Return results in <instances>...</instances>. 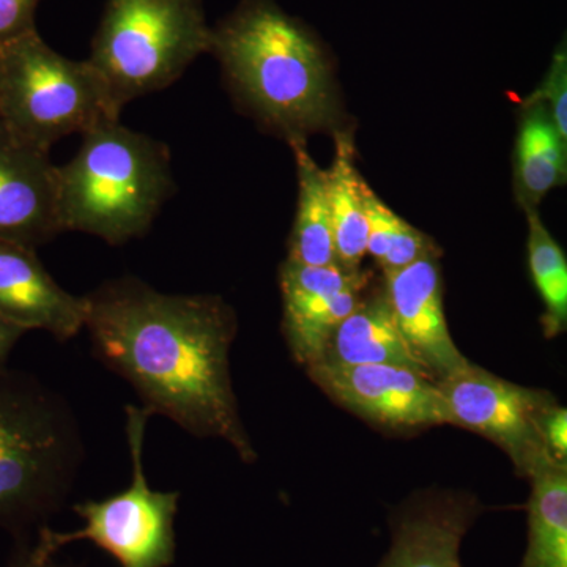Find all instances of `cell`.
Masks as SVG:
<instances>
[{
	"label": "cell",
	"instance_id": "obj_1",
	"mask_svg": "<svg viewBox=\"0 0 567 567\" xmlns=\"http://www.w3.org/2000/svg\"><path fill=\"white\" fill-rule=\"evenodd\" d=\"M96 357L140 395L152 415L197 439H218L256 461L230 375L233 306L213 293L158 292L141 279H112L85 297Z\"/></svg>",
	"mask_w": 567,
	"mask_h": 567
},
{
	"label": "cell",
	"instance_id": "obj_2",
	"mask_svg": "<svg viewBox=\"0 0 567 567\" xmlns=\"http://www.w3.org/2000/svg\"><path fill=\"white\" fill-rule=\"evenodd\" d=\"M210 54L234 99L287 141H306L338 122L322 47L274 0H241L213 25Z\"/></svg>",
	"mask_w": 567,
	"mask_h": 567
},
{
	"label": "cell",
	"instance_id": "obj_3",
	"mask_svg": "<svg viewBox=\"0 0 567 567\" xmlns=\"http://www.w3.org/2000/svg\"><path fill=\"white\" fill-rule=\"evenodd\" d=\"M174 192L171 156L163 142L102 123L82 134L80 152L58 166L62 233L95 235L122 245L147 234Z\"/></svg>",
	"mask_w": 567,
	"mask_h": 567
},
{
	"label": "cell",
	"instance_id": "obj_4",
	"mask_svg": "<svg viewBox=\"0 0 567 567\" xmlns=\"http://www.w3.org/2000/svg\"><path fill=\"white\" fill-rule=\"evenodd\" d=\"M82 457L80 425L62 395L0 369V527L22 532L58 513Z\"/></svg>",
	"mask_w": 567,
	"mask_h": 567
},
{
	"label": "cell",
	"instance_id": "obj_5",
	"mask_svg": "<svg viewBox=\"0 0 567 567\" xmlns=\"http://www.w3.org/2000/svg\"><path fill=\"white\" fill-rule=\"evenodd\" d=\"M212 29L203 0H107L87 61L121 114L210 52Z\"/></svg>",
	"mask_w": 567,
	"mask_h": 567
},
{
	"label": "cell",
	"instance_id": "obj_6",
	"mask_svg": "<svg viewBox=\"0 0 567 567\" xmlns=\"http://www.w3.org/2000/svg\"><path fill=\"white\" fill-rule=\"evenodd\" d=\"M0 50V123L21 144L50 153L70 134L121 121L91 62L59 54L39 32Z\"/></svg>",
	"mask_w": 567,
	"mask_h": 567
},
{
	"label": "cell",
	"instance_id": "obj_7",
	"mask_svg": "<svg viewBox=\"0 0 567 567\" xmlns=\"http://www.w3.org/2000/svg\"><path fill=\"white\" fill-rule=\"evenodd\" d=\"M126 440L132 456V484L104 499L76 503L73 513L84 522L74 532L41 527L33 544L41 557H55L63 547L80 540L95 544L117 559L121 567H171L177 558L175 518L178 492L155 491L144 472V440L153 416L144 406L128 405Z\"/></svg>",
	"mask_w": 567,
	"mask_h": 567
},
{
	"label": "cell",
	"instance_id": "obj_8",
	"mask_svg": "<svg viewBox=\"0 0 567 567\" xmlns=\"http://www.w3.org/2000/svg\"><path fill=\"white\" fill-rule=\"evenodd\" d=\"M451 424L486 436L513 461L518 476L532 477L551 462L544 440V421L557 405L548 391L533 390L499 379L470 363L439 382Z\"/></svg>",
	"mask_w": 567,
	"mask_h": 567
},
{
	"label": "cell",
	"instance_id": "obj_9",
	"mask_svg": "<svg viewBox=\"0 0 567 567\" xmlns=\"http://www.w3.org/2000/svg\"><path fill=\"white\" fill-rule=\"evenodd\" d=\"M312 382L334 402L369 423L391 431L451 424L439 383L405 365H331L306 368Z\"/></svg>",
	"mask_w": 567,
	"mask_h": 567
},
{
	"label": "cell",
	"instance_id": "obj_10",
	"mask_svg": "<svg viewBox=\"0 0 567 567\" xmlns=\"http://www.w3.org/2000/svg\"><path fill=\"white\" fill-rule=\"evenodd\" d=\"M369 274L339 264L312 267L286 260L279 268L282 331L298 364L322 357L339 324L360 305Z\"/></svg>",
	"mask_w": 567,
	"mask_h": 567
},
{
	"label": "cell",
	"instance_id": "obj_11",
	"mask_svg": "<svg viewBox=\"0 0 567 567\" xmlns=\"http://www.w3.org/2000/svg\"><path fill=\"white\" fill-rule=\"evenodd\" d=\"M436 256L385 274V295L410 353L436 383L470 364L447 330Z\"/></svg>",
	"mask_w": 567,
	"mask_h": 567
},
{
	"label": "cell",
	"instance_id": "obj_12",
	"mask_svg": "<svg viewBox=\"0 0 567 567\" xmlns=\"http://www.w3.org/2000/svg\"><path fill=\"white\" fill-rule=\"evenodd\" d=\"M61 233L58 166L0 123V240L37 249Z\"/></svg>",
	"mask_w": 567,
	"mask_h": 567
},
{
	"label": "cell",
	"instance_id": "obj_13",
	"mask_svg": "<svg viewBox=\"0 0 567 567\" xmlns=\"http://www.w3.org/2000/svg\"><path fill=\"white\" fill-rule=\"evenodd\" d=\"M35 251L0 240V320L70 341L85 328L87 300L59 286Z\"/></svg>",
	"mask_w": 567,
	"mask_h": 567
},
{
	"label": "cell",
	"instance_id": "obj_14",
	"mask_svg": "<svg viewBox=\"0 0 567 567\" xmlns=\"http://www.w3.org/2000/svg\"><path fill=\"white\" fill-rule=\"evenodd\" d=\"M477 514L470 496H420L391 520L393 543L379 567H462V539Z\"/></svg>",
	"mask_w": 567,
	"mask_h": 567
},
{
	"label": "cell",
	"instance_id": "obj_15",
	"mask_svg": "<svg viewBox=\"0 0 567 567\" xmlns=\"http://www.w3.org/2000/svg\"><path fill=\"white\" fill-rule=\"evenodd\" d=\"M316 363L395 364L405 365L425 374L424 369L410 353L394 322L385 292L360 301L352 315L339 324L322 357Z\"/></svg>",
	"mask_w": 567,
	"mask_h": 567
},
{
	"label": "cell",
	"instance_id": "obj_16",
	"mask_svg": "<svg viewBox=\"0 0 567 567\" xmlns=\"http://www.w3.org/2000/svg\"><path fill=\"white\" fill-rule=\"evenodd\" d=\"M516 142V193L525 210L567 185V144L543 103H525Z\"/></svg>",
	"mask_w": 567,
	"mask_h": 567
},
{
	"label": "cell",
	"instance_id": "obj_17",
	"mask_svg": "<svg viewBox=\"0 0 567 567\" xmlns=\"http://www.w3.org/2000/svg\"><path fill=\"white\" fill-rule=\"evenodd\" d=\"M289 144L297 163L298 204L287 260L312 267L338 264L327 171L309 155L306 141H292Z\"/></svg>",
	"mask_w": 567,
	"mask_h": 567
},
{
	"label": "cell",
	"instance_id": "obj_18",
	"mask_svg": "<svg viewBox=\"0 0 567 567\" xmlns=\"http://www.w3.org/2000/svg\"><path fill=\"white\" fill-rule=\"evenodd\" d=\"M328 200L336 260L347 270H360L368 254V215L364 181L354 166V151L349 134L336 133L333 164L327 171Z\"/></svg>",
	"mask_w": 567,
	"mask_h": 567
},
{
	"label": "cell",
	"instance_id": "obj_19",
	"mask_svg": "<svg viewBox=\"0 0 567 567\" xmlns=\"http://www.w3.org/2000/svg\"><path fill=\"white\" fill-rule=\"evenodd\" d=\"M529 481L528 547L518 567H567V464L547 462Z\"/></svg>",
	"mask_w": 567,
	"mask_h": 567
},
{
	"label": "cell",
	"instance_id": "obj_20",
	"mask_svg": "<svg viewBox=\"0 0 567 567\" xmlns=\"http://www.w3.org/2000/svg\"><path fill=\"white\" fill-rule=\"evenodd\" d=\"M528 267L544 303V334L551 339L567 331V257L540 221L536 208H528Z\"/></svg>",
	"mask_w": 567,
	"mask_h": 567
},
{
	"label": "cell",
	"instance_id": "obj_21",
	"mask_svg": "<svg viewBox=\"0 0 567 567\" xmlns=\"http://www.w3.org/2000/svg\"><path fill=\"white\" fill-rule=\"evenodd\" d=\"M368 215V254L383 271L401 270L427 256H436L431 238L402 219L364 182Z\"/></svg>",
	"mask_w": 567,
	"mask_h": 567
},
{
	"label": "cell",
	"instance_id": "obj_22",
	"mask_svg": "<svg viewBox=\"0 0 567 567\" xmlns=\"http://www.w3.org/2000/svg\"><path fill=\"white\" fill-rule=\"evenodd\" d=\"M528 103H543L567 144V39L555 55L546 81L527 100Z\"/></svg>",
	"mask_w": 567,
	"mask_h": 567
},
{
	"label": "cell",
	"instance_id": "obj_23",
	"mask_svg": "<svg viewBox=\"0 0 567 567\" xmlns=\"http://www.w3.org/2000/svg\"><path fill=\"white\" fill-rule=\"evenodd\" d=\"M40 0H0V48L37 32Z\"/></svg>",
	"mask_w": 567,
	"mask_h": 567
},
{
	"label": "cell",
	"instance_id": "obj_24",
	"mask_svg": "<svg viewBox=\"0 0 567 567\" xmlns=\"http://www.w3.org/2000/svg\"><path fill=\"white\" fill-rule=\"evenodd\" d=\"M544 440L551 461L567 464V406L557 404L547 413Z\"/></svg>",
	"mask_w": 567,
	"mask_h": 567
},
{
	"label": "cell",
	"instance_id": "obj_25",
	"mask_svg": "<svg viewBox=\"0 0 567 567\" xmlns=\"http://www.w3.org/2000/svg\"><path fill=\"white\" fill-rule=\"evenodd\" d=\"M7 567H74L62 565L55 557H41L33 546L18 548Z\"/></svg>",
	"mask_w": 567,
	"mask_h": 567
},
{
	"label": "cell",
	"instance_id": "obj_26",
	"mask_svg": "<svg viewBox=\"0 0 567 567\" xmlns=\"http://www.w3.org/2000/svg\"><path fill=\"white\" fill-rule=\"evenodd\" d=\"M25 334L21 328L13 324L2 322L0 320V369L6 368L11 350L18 344V341Z\"/></svg>",
	"mask_w": 567,
	"mask_h": 567
},
{
	"label": "cell",
	"instance_id": "obj_27",
	"mask_svg": "<svg viewBox=\"0 0 567 567\" xmlns=\"http://www.w3.org/2000/svg\"><path fill=\"white\" fill-rule=\"evenodd\" d=\"M0 74H2V50H0Z\"/></svg>",
	"mask_w": 567,
	"mask_h": 567
}]
</instances>
